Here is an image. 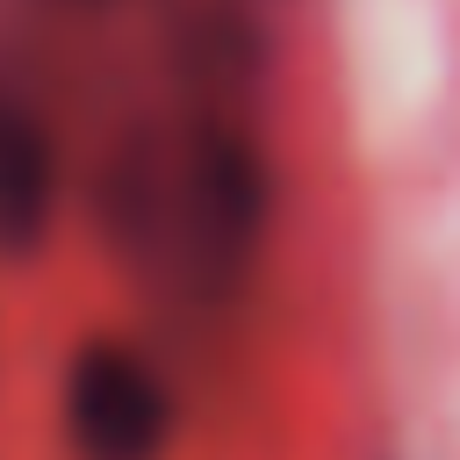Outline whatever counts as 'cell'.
Segmentation results:
<instances>
[{"mask_svg": "<svg viewBox=\"0 0 460 460\" xmlns=\"http://www.w3.org/2000/svg\"><path fill=\"white\" fill-rule=\"evenodd\" d=\"M165 424H172L165 381L137 352L101 345L72 367V431L93 460H151Z\"/></svg>", "mask_w": 460, "mask_h": 460, "instance_id": "cell-1", "label": "cell"}, {"mask_svg": "<svg viewBox=\"0 0 460 460\" xmlns=\"http://www.w3.org/2000/svg\"><path fill=\"white\" fill-rule=\"evenodd\" d=\"M50 208V151L29 122L0 115V244H29Z\"/></svg>", "mask_w": 460, "mask_h": 460, "instance_id": "cell-2", "label": "cell"}]
</instances>
